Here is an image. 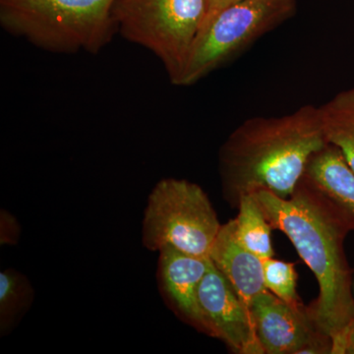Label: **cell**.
I'll list each match as a JSON object with an SVG mask.
<instances>
[{
    "label": "cell",
    "mask_w": 354,
    "mask_h": 354,
    "mask_svg": "<svg viewBox=\"0 0 354 354\" xmlns=\"http://www.w3.org/2000/svg\"><path fill=\"white\" fill-rule=\"evenodd\" d=\"M253 194L272 230L288 237L315 276L319 295L308 307L309 314L332 341V354H337L354 322L353 278L344 252V239L351 230L348 221L304 177L288 199L267 190Z\"/></svg>",
    "instance_id": "6da1fadb"
},
{
    "label": "cell",
    "mask_w": 354,
    "mask_h": 354,
    "mask_svg": "<svg viewBox=\"0 0 354 354\" xmlns=\"http://www.w3.org/2000/svg\"><path fill=\"white\" fill-rule=\"evenodd\" d=\"M327 144L318 106L313 104L285 115L246 120L218 153L223 196L235 208L242 197L258 190L288 199L310 158Z\"/></svg>",
    "instance_id": "7a4b0ae2"
},
{
    "label": "cell",
    "mask_w": 354,
    "mask_h": 354,
    "mask_svg": "<svg viewBox=\"0 0 354 354\" xmlns=\"http://www.w3.org/2000/svg\"><path fill=\"white\" fill-rule=\"evenodd\" d=\"M114 0H0L7 32L55 53L97 55L118 34Z\"/></svg>",
    "instance_id": "3957f363"
},
{
    "label": "cell",
    "mask_w": 354,
    "mask_h": 354,
    "mask_svg": "<svg viewBox=\"0 0 354 354\" xmlns=\"http://www.w3.org/2000/svg\"><path fill=\"white\" fill-rule=\"evenodd\" d=\"M118 34L158 58L176 85L206 17L205 0H114Z\"/></svg>",
    "instance_id": "277c9868"
},
{
    "label": "cell",
    "mask_w": 354,
    "mask_h": 354,
    "mask_svg": "<svg viewBox=\"0 0 354 354\" xmlns=\"http://www.w3.org/2000/svg\"><path fill=\"white\" fill-rule=\"evenodd\" d=\"M297 0H239L198 34L176 86L187 87L232 62L295 15Z\"/></svg>",
    "instance_id": "5b68a950"
},
{
    "label": "cell",
    "mask_w": 354,
    "mask_h": 354,
    "mask_svg": "<svg viewBox=\"0 0 354 354\" xmlns=\"http://www.w3.org/2000/svg\"><path fill=\"white\" fill-rule=\"evenodd\" d=\"M221 225L204 190L185 179L165 178L153 187L143 221V243L209 258Z\"/></svg>",
    "instance_id": "8992f818"
},
{
    "label": "cell",
    "mask_w": 354,
    "mask_h": 354,
    "mask_svg": "<svg viewBox=\"0 0 354 354\" xmlns=\"http://www.w3.org/2000/svg\"><path fill=\"white\" fill-rule=\"evenodd\" d=\"M249 310L263 353H332V341L317 328L308 307L292 306L266 290L254 298Z\"/></svg>",
    "instance_id": "52a82bcc"
},
{
    "label": "cell",
    "mask_w": 354,
    "mask_h": 354,
    "mask_svg": "<svg viewBox=\"0 0 354 354\" xmlns=\"http://www.w3.org/2000/svg\"><path fill=\"white\" fill-rule=\"evenodd\" d=\"M198 304L205 334L225 342L235 353L264 354L249 307L212 261L198 290Z\"/></svg>",
    "instance_id": "ba28073f"
},
{
    "label": "cell",
    "mask_w": 354,
    "mask_h": 354,
    "mask_svg": "<svg viewBox=\"0 0 354 354\" xmlns=\"http://www.w3.org/2000/svg\"><path fill=\"white\" fill-rule=\"evenodd\" d=\"M211 265L209 258L196 257L165 246L160 250L158 281L160 293L184 322L205 333L198 304V290Z\"/></svg>",
    "instance_id": "9c48e42d"
},
{
    "label": "cell",
    "mask_w": 354,
    "mask_h": 354,
    "mask_svg": "<svg viewBox=\"0 0 354 354\" xmlns=\"http://www.w3.org/2000/svg\"><path fill=\"white\" fill-rule=\"evenodd\" d=\"M209 257L247 306L267 290L263 259L249 251L237 239L234 220L221 225Z\"/></svg>",
    "instance_id": "30bf717a"
},
{
    "label": "cell",
    "mask_w": 354,
    "mask_h": 354,
    "mask_svg": "<svg viewBox=\"0 0 354 354\" xmlns=\"http://www.w3.org/2000/svg\"><path fill=\"white\" fill-rule=\"evenodd\" d=\"M304 178L344 216L354 232V171L339 149L327 144L314 153Z\"/></svg>",
    "instance_id": "8fae6325"
},
{
    "label": "cell",
    "mask_w": 354,
    "mask_h": 354,
    "mask_svg": "<svg viewBox=\"0 0 354 354\" xmlns=\"http://www.w3.org/2000/svg\"><path fill=\"white\" fill-rule=\"evenodd\" d=\"M327 143L339 149L354 171V87L318 106Z\"/></svg>",
    "instance_id": "7c38bea8"
},
{
    "label": "cell",
    "mask_w": 354,
    "mask_h": 354,
    "mask_svg": "<svg viewBox=\"0 0 354 354\" xmlns=\"http://www.w3.org/2000/svg\"><path fill=\"white\" fill-rule=\"evenodd\" d=\"M239 214L234 218L237 239L261 259L274 255L272 245V227L266 218L255 194L245 195L239 201Z\"/></svg>",
    "instance_id": "4fadbf2b"
},
{
    "label": "cell",
    "mask_w": 354,
    "mask_h": 354,
    "mask_svg": "<svg viewBox=\"0 0 354 354\" xmlns=\"http://www.w3.org/2000/svg\"><path fill=\"white\" fill-rule=\"evenodd\" d=\"M34 299L29 279L9 269L0 272V334L6 335L15 327Z\"/></svg>",
    "instance_id": "5bb4252c"
},
{
    "label": "cell",
    "mask_w": 354,
    "mask_h": 354,
    "mask_svg": "<svg viewBox=\"0 0 354 354\" xmlns=\"http://www.w3.org/2000/svg\"><path fill=\"white\" fill-rule=\"evenodd\" d=\"M263 269L268 290L292 306H304L298 297L297 272L293 263L267 258L263 259Z\"/></svg>",
    "instance_id": "9a60e30c"
},
{
    "label": "cell",
    "mask_w": 354,
    "mask_h": 354,
    "mask_svg": "<svg viewBox=\"0 0 354 354\" xmlns=\"http://www.w3.org/2000/svg\"><path fill=\"white\" fill-rule=\"evenodd\" d=\"M20 227L17 221L8 212L1 211V244H14L18 241Z\"/></svg>",
    "instance_id": "2e32d148"
},
{
    "label": "cell",
    "mask_w": 354,
    "mask_h": 354,
    "mask_svg": "<svg viewBox=\"0 0 354 354\" xmlns=\"http://www.w3.org/2000/svg\"><path fill=\"white\" fill-rule=\"evenodd\" d=\"M239 0H205L206 2V17H205L204 23H203L201 30L209 24L212 20L218 15L223 9L227 6H232Z\"/></svg>",
    "instance_id": "e0dca14e"
},
{
    "label": "cell",
    "mask_w": 354,
    "mask_h": 354,
    "mask_svg": "<svg viewBox=\"0 0 354 354\" xmlns=\"http://www.w3.org/2000/svg\"><path fill=\"white\" fill-rule=\"evenodd\" d=\"M337 354H354V322L351 323L344 334Z\"/></svg>",
    "instance_id": "ac0fdd59"
}]
</instances>
